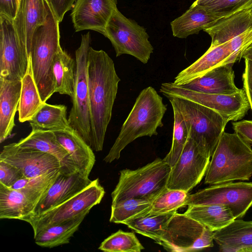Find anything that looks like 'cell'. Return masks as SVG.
Returning a JSON list of instances; mask_svg holds the SVG:
<instances>
[{"label": "cell", "mask_w": 252, "mask_h": 252, "mask_svg": "<svg viewBox=\"0 0 252 252\" xmlns=\"http://www.w3.org/2000/svg\"><path fill=\"white\" fill-rule=\"evenodd\" d=\"M188 194L184 191L166 187L152 201L151 210L148 215L177 211L179 208L186 206Z\"/></svg>", "instance_id": "8d00e7d4"}, {"label": "cell", "mask_w": 252, "mask_h": 252, "mask_svg": "<svg viewBox=\"0 0 252 252\" xmlns=\"http://www.w3.org/2000/svg\"><path fill=\"white\" fill-rule=\"evenodd\" d=\"M3 160L19 168L25 177L30 178L60 169L61 164L55 156L37 150L20 147L17 143L4 146L0 154Z\"/></svg>", "instance_id": "9a60e30c"}, {"label": "cell", "mask_w": 252, "mask_h": 252, "mask_svg": "<svg viewBox=\"0 0 252 252\" xmlns=\"http://www.w3.org/2000/svg\"><path fill=\"white\" fill-rule=\"evenodd\" d=\"M44 103L34 80L30 56L27 72L21 80V91L18 107L19 121L21 123L29 122Z\"/></svg>", "instance_id": "f546056e"}, {"label": "cell", "mask_w": 252, "mask_h": 252, "mask_svg": "<svg viewBox=\"0 0 252 252\" xmlns=\"http://www.w3.org/2000/svg\"><path fill=\"white\" fill-rule=\"evenodd\" d=\"M166 97H178L212 109L228 122L242 119L250 108L245 90L230 94H208L176 85L173 82L161 84L159 90Z\"/></svg>", "instance_id": "30bf717a"}, {"label": "cell", "mask_w": 252, "mask_h": 252, "mask_svg": "<svg viewBox=\"0 0 252 252\" xmlns=\"http://www.w3.org/2000/svg\"><path fill=\"white\" fill-rule=\"evenodd\" d=\"M147 215L124 223L136 233L158 241L163 234L169 220L176 212Z\"/></svg>", "instance_id": "836d02e7"}, {"label": "cell", "mask_w": 252, "mask_h": 252, "mask_svg": "<svg viewBox=\"0 0 252 252\" xmlns=\"http://www.w3.org/2000/svg\"><path fill=\"white\" fill-rule=\"evenodd\" d=\"M17 144L28 148L48 153L56 157L60 161V169L68 172L79 171L68 152L59 143L52 130L32 129L25 138L20 139Z\"/></svg>", "instance_id": "7402d4cb"}, {"label": "cell", "mask_w": 252, "mask_h": 252, "mask_svg": "<svg viewBox=\"0 0 252 252\" xmlns=\"http://www.w3.org/2000/svg\"><path fill=\"white\" fill-rule=\"evenodd\" d=\"M245 67L242 75L243 89L245 90L252 111V61L245 60Z\"/></svg>", "instance_id": "7bdbcfd3"}, {"label": "cell", "mask_w": 252, "mask_h": 252, "mask_svg": "<svg viewBox=\"0 0 252 252\" xmlns=\"http://www.w3.org/2000/svg\"><path fill=\"white\" fill-rule=\"evenodd\" d=\"M200 5L218 17L222 18L252 8V0H210Z\"/></svg>", "instance_id": "f35d334b"}, {"label": "cell", "mask_w": 252, "mask_h": 252, "mask_svg": "<svg viewBox=\"0 0 252 252\" xmlns=\"http://www.w3.org/2000/svg\"><path fill=\"white\" fill-rule=\"evenodd\" d=\"M35 205L20 190L0 184V219H17L28 222Z\"/></svg>", "instance_id": "4316f807"}, {"label": "cell", "mask_w": 252, "mask_h": 252, "mask_svg": "<svg viewBox=\"0 0 252 252\" xmlns=\"http://www.w3.org/2000/svg\"><path fill=\"white\" fill-rule=\"evenodd\" d=\"M166 110L167 105L153 87L142 90L103 160L111 163L118 159L122 150L138 138L157 135L158 128L163 126L162 119Z\"/></svg>", "instance_id": "7a4b0ae2"}, {"label": "cell", "mask_w": 252, "mask_h": 252, "mask_svg": "<svg viewBox=\"0 0 252 252\" xmlns=\"http://www.w3.org/2000/svg\"><path fill=\"white\" fill-rule=\"evenodd\" d=\"M59 170H52L37 176L23 178L11 188L23 192L35 206L55 180Z\"/></svg>", "instance_id": "e575fe53"}, {"label": "cell", "mask_w": 252, "mask_h": 252, "mask_svg": "<svg viewBox=\"0 0 252 252\" xmlns=\"http://www.w3.org/2000/svg\"><path fill=\"white\" fill-rule=\"evenodd\" d=\"M98 249L105 252H140L144 247L134 232L119 230L104 239Z\"/></svg>", "instance_id": "74e56055"}, {"label": "cell", "mask_w": 252, "mask_h": 252, "mask_svg": "<svg viewBox=\"0 0 252 252\" xmlns=\"http://www.w3.org/2000/svg\"><path fill=\"white\" fill-rule=\"evenodd\" d=\"M58 20L61 22L66 12L72 9L76 0H48Z\"/></svg>", "instance_id": "b9f144b4"}, {"label": "cell", "mask_w": 252, "mask_h": 252, "mask_svg": "<svg viewBox=\"0 0 252 252\" xmlns=\"http://www.w3.org/2000/svg\"><path fill=\"white\" fill-rule=\"evenodd\" d=\"M47 0H20L13 20L19 41L30 56L31 41L36 29L43 25L47 15Z\"/></svg>", "instance_id": "ac0fdd59"}, {"label": "cell", "mask_w": 252, "mask_h": 252, "mask_svg": "<svg viewBox=\"0 0 252 252\" xmlns=\"http://www.w3.org/2000/svg\"><path fill=\"white\" fill-rule=\"evenodd\" d=\"M93 181L79 171L67 172L59 169L55 180L36 205L27 222L79 193Z\"/></svg>", "instance_id": "2e32d148"}, {"label": "cell", "mask_w": 252, "mask_h": 252, "mask_svg": "<svg viewBox=\"0 0 252 252\" xmlns=\"http://www.w3.org/2000/svg\"><path fill=\"white\" fill-rule=\"evenodd\" d=\"M242 58L252 61V44L245 50Z\"/></svg>", "instance_id": "bcb514c9"}, {"label": "cell", "mask_w": 252, "mask_h": 252, "mask_svg": "<svg viewBox=\"0 0 252 252\" xmlns=\"http://www.w3.org/2000/svg\"><path fill=\"white\" fill-rule=\"evenodd\" d=\"M88 75L91 142L93 151L102 150L121 79L113 60L104 51L90 47Z\"/></svg>", "instance_id": "6da1fadb"}, {"label": "cell", "mask_w": 252, "mask_h": 252, "mask_svg": "<svg viewBox=\"0 0 252 252\" xmlns=\"http://www.w3.org/2000/svg\"><path fill=\"white\" fill-rule=\"evenodd\" d=\"M32 129L63 130L70 126L67 118V107L45 102L41 109L29 121Z\"/></svg>", "instance_id": "1f68e13d"}, {"label": "cell", "mask_w": 252, "mask_h": 252, "mask_svg": "<svg viewBox=\"0 0 252 252\" xmlns=\"http://www.w3.org/2000/svg\"><path fill=\"white\" fill-rule=\"evenodd\" d=\"M24 177L19 168L0 159V184L11 188L17 181Z\"/></svg>", "instance_id": "ab89813d"}, {"label": "cell", "mask_w": 252, "mask_h": 252, "mask_svg": "<svg viewBox=\"0 0 252 252\" xmlns=\"http://www.w3.org/2000/svg\"><path fill=\"white\" fill-rule=\"evenodd\" d=\"M21 81L0 77V142L5 140L15 126L14 117L19 103Z\"/></svg>", "instance_id": "cb8c5ba5"}, {"label": "cell", "mask_w": 252, "mask_h": 252, "mask_svg": "<svg viewBox=\"0 0 252 252\" xmlns=\"http://www.w3.org/2000/svg\"><path fill=\"white\" fill-rule=\"evenodd\" d=\"M180 111L189 137L200 152L211 158L228 121L216 111L185 99L168 97Z\"/></svg>", "instance_id": "5b68a950"}, {"label": "cell", "mask_w": 252, "mask_h": 252, "mask_svg": "<svg viewBox=\"0 0 252 252\" xmlns=\"http://www.w3.org/2000/svg\"><path fill=\"white\" fill-rule=\"evenodd\" d=\"M105 194L98 178L87 188L56 207L44 212L28 223L35 234L50 225L62 223L85 213L101 202Z\"/></svg>", "instance_id": "7c38bea8"}, {"label": "cell", "mask_w": 252, "mask_h": 252, "mask_svg": "<svg viewBox=\"0 0 252 252\" xmlns=\"http://www.w3.org/2000/svg\"><path fill=\"white\" fill-rule=\"evenodd\" d=\"M233 64L219 66L180 86L208 94H230L237 93L241 89L238 88L234 83Z\"/></svg>", "instance_id": "ffe728a7"}, {"label": "cell", "mask_w": 252, "mask_h": 252, "mask_svg": "<svg viewBox=\"0 0 252 252\" xmlns=\"http://www.w3.org/2000/svg\"><path fill=\"white\" fill-rule=\"evenodd\" d=\"M88 213L62 223L47 226L34 234L35 244L41 247L53 248L69 243Z\"/></svg>", "instance_id": "f1b7e54d"}, {"label": "cell", "mask_w": 252, "mask_h": 252, "mask_svg": "<svg viewBox=\"0 0 252 252\" xmlns=\"http://www.w3.org/2000/svg\"><path fill=\"white\" fill-rule=\"evenodd\" d=\"M214 234L185 213L176 212L156 243L170 252H193L213 247Z\"/></svg>", "instance_id": "ba28073f"}, {"label": "cell", "mask_w": 252, "mask_h": 252, "mask_svg": "<svg viewBox=\"0 0 252 252\" xmlns=\"http://www.w3.org/2000/svg\"><path fill=\"white\" fill-rule=\"evenodd\" d=\"M209 0H196L194 2L198 4H202Z\"/></svg>", "instance_id": "7dc6e473"}, {"label": "cell", "mask_w": 252, "mask_h": 252, "mask_svg": "<svg viewBox=\"0 0 252 252\" xmlns=\"http://www.w3.org/2000/svg\"><path fill=\"white\" fill-rule=\"evenodd\" d=\"M152 200L129 198L112 203L109 221L124 224L125 222L149 214L152 208Z\"/></svg>", "instance_id": "d6a6232c"}, {"label": "cell", "mask_w": 252, "mask_h": 252, "mask_svg": "<svg viewBox=\"0 0 252 252\" xmlns=\"http://www.w3.org/2000/svg\"><path fill=\"white\" fill-rule=\"evenodd\" d=\"M76 67V60L61 48L53 60L55 93L72 97L75 84Z\"/></svg>", "instance_id": "4dcf8cb0"}, {"label": "cell", "mask_w": 252, "mask_h": 252, "mask_svg": "<svg viewBox=\"0 0 252 252\" xmlns=\"http://www.w3.org/2000/svg\"><path fill=\"white\" fill-rule=\"evenodd\" d=\"M218 204L228 207L235 219L244 217L252 206V182H229L188 194L186 206Z\"/></svg>", "instance_id": "8fae6325"}, {"label": "cell", "mask_w": 252, "mask_h": 252, "mask_svg": "<svg viewBox=\"0 0 252 252\" xmlns=\"http://www.w3.org/2000/svg\"><path fill=\"white\" fill-rule=\"evenodd\" d=\"M18 0V5H19L20 0Z\"/></svg>", "instance_id": "c3c4849f"}, {"label": "cell", "mask_w": 252, "mask_h": 252, "mask_svg": "<svg viewBox=\"0 0 252 252\" xmlns=\"http://www.w3.org/2000/svg\"><path fill=\"white\" fill-rule=\"evenodd\" d=\"M88 32L82 35L81 44L75 51L76 63L75 79L71 100L72 106L68 120L90 146L91 142V119L89 107L88 75V54L91 43Z\"/></svg>", "instance_id": "9c48e42d"}, {"label": "cell", "mask_w": 252, "mask_h": 252, "mask_svg": "<svg viewBox=\"0 0 252 252\" xmlns=\"http://www.w3.org/2000/svg\"><path fill=\"white\" fill-rule=\"evenodd\" d=\"M233 129L245 140L252 144V120H243L232 123Z\"/></svg>", "instance_id": "ee69618b"}, {"label": "cell", "mask_w": 252, "mask_h": 252, "mask_svg": "<svg viewBox=\"0 0 252 252\" xmlns=\"http://www.w3.org/2000/svg\"><path fill=\"white\" fill-rule=\"evenodd\" d=\"M0 77L21 81L30 56L21 45L13 20L0 15Z\"/></svg>", "instance_id": "4fadbf2b"}, {"label": "cell", "mask_w": 252, "mask_h": 252, "mask_svg": "<svg viewBox=\"0 0 252 252\" xmlns=\"http://www.w3.org/2000/svg\"><path fill=\"white\" fill-rule=\"evenodd\" d=\"M53 131L59 143L68 152L79 172L89 177L95 161L91 147L70 126L65 129Z\"/></svg>", "instance_id": "44dd1931"}, {"label": "cell", "mask_w": 252, "mask_h": 252, "mask_svg": "<svg viewBox=\"0 0 252 252\" xmlns=\"http://www.w3.org/2000/svg\"><path fill=\"white\" fill-rule=\"evenodd\" d=\"M211 158L205 174L206 184L248 181L252 176L251 144L236 132L223 133Z\"/></svg>", "instance_id": "3957f363"}, {"label": "cell", "mask_w": 252, "mask_h": 252, "mask_svg": "<svg viewBox=\"0 0 252 252\" xmlns=\"http://www.w3.org/2000/svg\"><path fill=\"white\" fill-rule=\"evenodd\" d=\"M103 35L111 41L117 57L130 55L146 64L153 53L145 29L127 18L118 8L110 19Z\"/></svg>", "instance_id": "52a82bcc"}, {"label": "cell", "mask_w": 252, "mask_h": 252, "mask_svg": "<svg viewBox=\"0 0 252 252\" xmlns=\"http://www.w3.org/2000/svg\"><path fill=\"white\" fill-rule=\"evenodd\" d=\"M252 44V27L240 33L229 41L230 50L240 60L245 50Z\"/></svg>", "instance_id": "60d3db41"}, {"label": "cell", "mask_w": 252, "mask_h": 252, "mask_svg": "<svg viewBox=\"0 0 252 252\" xmlns=\"http://www.w3.org/2000/svg\"><path fill=\"white\" fill-rule=\"evenodd\" d=\"M184 213L213 231L225 227L235 220L230 208L223 205H189Z\"/></svg>", "instance_id": "83f0119b"}, {"label": "cell", "mask_w": 252, "mask_h": 252, "mask_svg": "<svg viewBox=\"0 0 252 252\" xmlns=\"http://www.w3.org/2000/svg\"><path fill=\"white\" fill-rule=\"evenodd\" d=\"M117 8V0H76L71 13L75 32L90 30L104 34Z\"/></svg>", "instance_id": "e0dca14e"}, {"label": "cell", "mask_w": 252, "mask_h": 252, "mask_svg": "<svg viewBox=\"0 0 252 252\" xmlns=\"http://www.w3.org/2000/svg\"><path fill=\"white\" fill-rule=\"evenodd\" d=\"M252 27V8L236 12L219 19L204 31L211 37V46L229 41Z\"/></svg>", "instance_id": "484cf974"}, {"label": "cell", "mask_w": 252, "mask_h": 252, "mask_svg": "<svg viewBox=\"0 0 252 252\" xmlns=\"http://www.w3.org/2000/svg\"><path fill=\"white\" fill-rule=\"evenodd\" d=\"M18 8L17 0H0V15L13 20L16 17Z\"/></svg>", "instance_id": "f6af8a7d"}, {"label": "cell", "mask_w": 252, "mask_h": 252, "mask_svg": "<svg viewBox=\"0 0 252 252\" xmlns=\"http://www.w3.org/2000/svg\"><path fill=\"white\" fill-rule=\"evenodd\" d=\"M170 170L171 166L158 158L136 169L121 170L112 203L129 198L153 200L166 188Z\"/></svg>", "instance_id": "8992f818"}, {"label": "cell", "mask_w": 252, "mask_h": 252, "mask_svg": "<svg viewBox=\"0 0 252 252\" xmlns=\"http://www.w3.org/2000/svg\"><path fill=\"white\" fill-rule=\"evenodd\" d=\"M210 159L200 152L189 137L179 159L171 167L166 187L188 193L205 175Z\"/></svg>", "instance_id": "5bb4252c"}, {"label": "cell", "mask_w": 252, "mask_h": 252, "mask_svg": "<svg viewBox=\"0 0 252 252\" xmlns=\"http://www.w3.org/2000/svg\"><path fill=\"white\" fill-rule=\"evenodd\" d=\"M214 239L222 252H252V220L235 219L214 231Z\"/></svg>", "instance_id": "603a6c76"}, {"label": "cell", "mask_w": 252, "mask_h": 252, "mask_svg": "<svg viewBox=\"0 0 252 252\" xmlns=\"http://www.w3.org/2000/svg\"><path fill=\"white\" fill-rule=\"evenodd\" d=\"M220 18L204 6L193 2L183 14L171 22L173 35L186 38L209 28Z\"/></svg>", "instance_id": "d4e9b609"}, {"label": "cell", "mask_w": 252, "mask_h": 252, "mask_svg": "<svg viewBox=\"0 0 252 252\" xmlns=\"http://www.w3.org/2000/svg\"><path fill=\"white\" fill-rule=\"evenodd\" d=\"M170 103L174 115L172 143L169 153L163 159L172 167L177 161L184 149L189 138V132L180 111L174 104Z\"/></svg>", "instance_id": "d590c367"}, {"label": "cell", "mask_w": 252, "mask_h": 252, "mask_svg": "<svg viewBox=\"0 0 252 252\" xmlns=\"http://www.w3.org/2000/svg\"><path fill=\"white\" fill-rule=\"evenodd\" d=\"M237 61V59L230 50L229 41L217 46L211 45L201 57L179 72L173 83L178 86L183 85L215 67L234 64Z\"/></svg>", "instance_id": "d6986e66"}, {"label": "cell", "mask_w": 252, "mask_h": 252, "mask_svg": "<svg viewBox=\"0 0 252 252\" xmlns=\"http://www.w3.org/2000/svg\"><path fill=\"white\" fill-rule=\"evenodd\" d=\"M45 23L35 30L31 41L30 56L33 77L42 101L55 93L53 60L60 45V22L48 0Z\"/></svg>", "instance_id": "277c9868"}]
</instances>
